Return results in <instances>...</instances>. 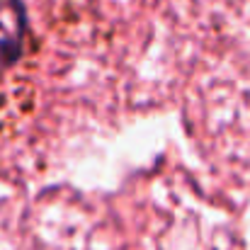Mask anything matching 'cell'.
<instances>
[{
	"mask_svg": "<svg viewBox=\"0 0 250 250\" xmlns=\"http://www.w3.org/2000/svg\"><path fill=\"white\" fill-rule=\"evenodd\" d=\"M27 39V12L20 0H0V71L17 63Z\"/></svg>",
	"mask_w": 250,
	"mask_h": 250,
	"instance_id": "6da1fadb",
	"label": "cell"
}]
</instances>
